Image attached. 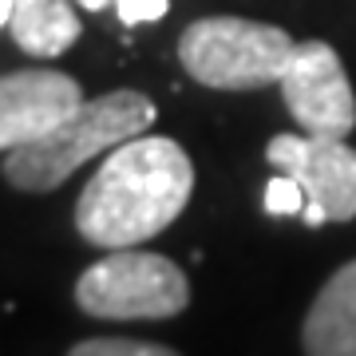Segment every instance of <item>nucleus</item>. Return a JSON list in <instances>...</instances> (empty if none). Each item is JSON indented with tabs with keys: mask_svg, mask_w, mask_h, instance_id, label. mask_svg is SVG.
Returning a JSON list of instances; mask_svg holds the SVG:
<instances>
[{
	"mask_svg": "<svg viewBox=\"0 0 356 356\" xmlns=\"http://www.w3.org/2000/svg\"><path fill=\"white\" fill-rule=\"evenodd\" d=\"M194 191L186 151L166 135H139L107 151L76 202L79 238L99 250H131L163 234Z\"/></svg>",
	"mask_w": 356,
	"mask_h": 356,
	"instance_id": "1",
	"label": "nucleus"
},
{
	"mask_svg": "<svg viewBox=\"0 0 356 356\" xmlns=\"http://www.w3.org/2000/svg\"><path fill=\"white\" fill-rule=\"evenodd\" d=\"M154 115H159L154 103L143 91H131V88L107 91L99 99H83L64 123H56L40 139L8 151L4 178L16 191L48 194L56 186H64L67 178L76 175L83 163H91L95 154L115 151L127 139L147 135Z\"/></svg>",
	"mask_w": 356,
	"mask_h": 356,
	"instance_id": "2",
	"label": "nucleus"
},
{
	"mask_svg": "<svg viewBox=\"0 0 356 356\" xmlns=\"http://www.w3.org/2000/svg\"><path fill=\"white\" fill-rule=\"evenodd\" d=\"M293 51L297 44L285 28L242 16L194 20L178 40L186 76L214 91H257L266 83H281Z\"/></svg>",
	"mask_w": 356,
	"mask_h": 356,
	"instance_id": "3",
	"label": "nucleus"
},
{
	"mask_svg": "<svg viewBox=\"0 0 356 356\" xmlns=\"http://www.w3.org/2000/svg\"><path fill=\"white\" fill-rule=\"evenodd\" d=\"M76 305L99 321H166L191 305V281L170 257L131 245L79 273Z\"/></svg>",
	"mask_w": 356,
	"mask_h": 356,
	"instance_id": "4",
	"label": "nucleus"
},
{
	"mask_svg": "<svg viewBox=\"0 0 356 356\" xmlns=\"http://www.w3.org/2000/svg\"><path fill=\"white\" fill-rule=\"evenodd\" d=\"M269 166L297 178L305 191V226L353 222L356 218V151L325 135H273L266 143Z\"/></svg>",
	"mask_w": 356,
	"mask_h": 356,
	"instance_id": "5",
	"label": "nucleus"
},
{
	"mask_svg": "<svg viewBox=\"0 0 356 356\" xmlns=\"http://www.w3.org/2000/svg\"><path fill=\"white\" fill-rule=\"evenodd\" d=\"M281 95L297 127H305V135L344 139L356 127V91L348 83V72L337 48L325 40L297 44L281 76Z\"/></svg>",
	"mask_w": 356,
	"mask_h": 356,
	"instance_id": "6",
	"label": "nucleus"
},
{
	"mask_svg": "<svg viewBox=\"0 0 356 356\" xmlns=\"http://www.w3.org/2000/svg\"><path fill=\"white\" fill-rule=\"evenodd\" d=\"M83 103V91L72 76L56 67H24L0 76V151L8 154L44 131L64 123Z\"/></svg>",
	"mask_w": 356,
	"mask_h": 356,
	"instance_id": "7",
	"label": "nucleus"
},
{
	"mask_svg": "<svg viewBox=\"0 0 356 356\" xmlns=\"http://www.w3.org/2000/svg\"><path fill=\"white\" fill-rule=\"evenodd\" d=\"M301 344L305 356H356V261L341 266L321 285Z\"/></svg>",
	"mask_w": 356,
	"mask_h": 356,
	"instance_id": "8",
	"label": "nucleus"
},
{
	"mask_svg": "<svg viewBox=\"0 0 356 356\" xmlns=\"http://www.w3.org/2000/svg\"><path fill=\"white\" fill-rule=\"evenodd\" d=\"M8 32L20 51L56 60L79 40V16L72 13V0H16Z\"/></svg>",
	"mask_w": 356,
	"mask_h": 356,
	"instance_id": "9",
	"label": "nucleus"
},
{
	"mask_svg": "<svg viewBox=\"0 0 356 356\" xmlns=\"http://www.w3.org/2000/svg\"><path fill=\"white\" fill-rule=\"evenodd\" d=\"M67 356H178L166 344H151V341H127V337H91L79 341Z\"/></svg>",
	"mask_w": 356,
	"mask_h": 356,
	"instance_id": "10",
	"label": "nucleus"
},
{
	"mask_svg": "<svg viewBox=\"0 0 356 356\" xmlns=\"http://www.w3.org/2000/svg\"><path fill=\"white\" fill-rule=\"evenodd\" d=\"M301 210H305V191L297 186V178L289 175H273L266 182V214L273 218H301Z\"/></svg>",
	"mask_w": 356,
	"mask_h": 356,
	"instance_id": "11",
	"label": "nucleus"
},
{
	"mask_svg": "<svg viewBox=\"0 0 356 356\" xmlns=\"http://www.w3.org/2000/svg\"><path fill=\"white\" fill-rule=\"evenodd\" d=\"M119 20L127 28L135 24H151V20H163L166 8H170V0H111Z\"/></svg>",
	"mask_w": 356,
	"mask_h": 356,
	"instance_id": "12",
	"label": "nucleus"
},
{
	"mask_svg": "<svg viewBox=\"0 0 356 356\" xmlns=\"http://www.w3.org/2000/svg\"><path fill=\"white\" fill-rule=\"evenodd\" d=\"M13 4H16V0H0V28L13 20Z\"/></svg>",
	"mask_w": 356,
	"mask_h": 356,
	"instance_id": "13",
	"label": "nucleus"
},
{
	"mask_svg": "<svg viewBox=\"0 0 356 356\" xmlns=\"http://www.w3.org/2000/svg\"><path fill=\"white\" fill-rule=\"evenodd\" d=\"M79 8H88V13H99L103 4H111V0H76Z\"/></svg>",
	"mask_w": 356,
	"mask_h": 356,
	"instance_id": "14",
	"label": "nucleus"
}]
</instances>
